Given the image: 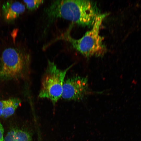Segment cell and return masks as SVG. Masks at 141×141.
Listing matches in <instances>:
<instances>
[{"label": "cell", "mask_w": 141, "mask_h": 141, "mask_svg": "<svg viewBox=\"0 0 141 141\" xmlns=\"http://www.w3.org/2000/svg\"><path fill=\"white\" fill-rule=\"evenodd\" d=\"M25 6L20 2L8 1L3 5V15L6 21L10 22L17 18L25 11Z\"/></svg>", "instance_id": "6"}, {"label": "cell", "mask_w": 141, "mask_h": 141, "mask_svg": "<svg viewBox=\"0 0 141 141\" xmlns=\"http://www.w3.org/2000/svg\"><path fill=\"white\" fill-rule=\"evenodd\" d=\"M87 77L74 76L64 81L62 97L68 100H83L90 92Z\"/></svg>", "instance_id": "5"}, {"label": "cell", "mask_w": 141, "mask_h": 141, "mask_svg": "<svg viewBox=\"0 0 141 141\" xmlns=\"http://www.w3.org/2000/svg\"><path fill=\"white\" fill-rule=\"evenodd\" d=\"M107 15V14L104 13L98 15L92 29L79 39L72 37L68 31L55 40H63L69 42L74 48L86 57L102 56L106 52V49L103 44V38L100 35L99 31L102 23Z\"/></svg>", "instance_id": "2"}, {"label": "cell", "mask_w": 141, "mask_h": 141, "mask_svg": "<svg viewBox=\"0 0 141 141\" xmlns=\"http://www.w3.org/2000/svg\"><path fill=\"white\" fill-rule=\"evenodd\" d=\"M27 8L30 10H33L37 9L44 2L42 0H24Z\"/></svg>", "instance_id": "9"}, {"label": "cell", "mask_w": 141, "mask_h": 141, "mask_svg": "<svg viewBox=\"0 0 141 141\" xmlns=\"http://www.w3.org/2000/svg\"><path fill=\"white\" fill-rule=\"evenodd\" d=\"M4 141H32L31 134L26 130L13 129L9 131Z\"/></svg>", "instance_id": "8"}, {"label": "cell", "mask_w": 141, "mask_h": 141, "mask_svg": "<svg viewBox=\"0 0 141 141\" xmlns=\"http://www.w3.org/2000/svg\"><path fill=\"white\" fill-rule=\"evenodd\" d=\"M21 103L18 98L0 101V117L6 118L12 115Z\"/></svg>", "instance_id": "7"}, {"label": "cell", "mask_w": 141, "mask_h": 141, "mask_svg": "<svg viewBox=\"0 0 141 141\" xmlns=\"http://www.w3.org/2000/svg\"><path fill=\"white\" fill-rule=\"evenodd\" d=\"M73 66L61 70L58 68L54 63L48 61L42 79L39 97L50 99L54 105L62 97L65 76Z\"/></svg>", "instance_id": "4"}, {"label": "cell", "mask_w": 141, "mask_h": 141, "mask_svg": "<svg viewBox=\"0 0 141 141\" xmlns=\"http://www.w3.org/2000/svg\"><path fill=\"white\" fill-rule=\"evenodd\" d=\"M45 11L49 20L62 18L83 26H92L100 14L94 2L83 0L54 1Z\"/></svg>", "instance_id": "1"}, {"label": "cell", "mask_w": 141, "mask_h": 141, "mask_svg": "<svg viewBox=\"0 0 141 141\" xmlns=\"http://www.w3.org/2000/svg\"><path fill=\"white\" fill-rule=\"evenodd\" d=\"M4 131L3 127L0 122V141H4Z\"/></svg>", "instance_id": "10"}, {"label": "cell", "mask_w": 141, "mask_h": 141, "mask_svg": "<svg viewBox=\"0 0 141 141\" xmlns=\"http://www.w3.org/2000/svg\"><path fill=\"white\" fill-rule=\"evenodd\" d=\"M30 59L29 54L22 50L14 48L5 49L1 58L0 79L23 77L28 70Z\"/></svg>", "instance_id": "3"}, {"label": "cell", "mask_w": 141, "mask_h": 141, "mask_svg": "<svg viewBox=\"0 0 141 141\" xmlns=\"http://www.w3.org/2000/svg\"><path fill=\"white\" fill-rule=\"evenodd\" d=\"M40 139H40V138L38 139V141H41Z\"/></svg>", "instance_id": "11"}]
</instances>
